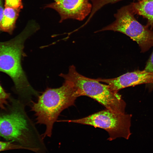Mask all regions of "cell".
Instances as JSON below:
<instances>
[{"label": "cell", "instance_id": "cell-13", "mask_svg": "<svg viewBox=\"0 0 153 153\" xmlns=\"http://www.w3.org/2000/svg\"><path fill=\"white\" fill-rule=\"evenodd\" d=\"M4 6L19 10L23 7L22 0H5Z\"/></svg>", "mask_w": 153, "mask_h": 153}, {"label": "cell", "instance_id": "cell-9", "mask_svg": "<svg viewBox=\"0 0 153 153\" xmlns=\"http://www.w3.org/2000/svg\"><path fill=\"white\" fill-rule=\"evenodd\" d=\"M131 4L134 14L146 19V25L153 30V0H141Z\"/></svg>", "mask_w": 153, "mask_h": 153}, {"label": "cell", "instance_id": "cell-5", "mask_svg": "<svg viewBox=\"0 0 153 153\" xmlns=\"http://www.w3.org/2000/svg\"><path fill=\"white\" fill-rule=\"evenodd\" d=\"M131 3L117 10L115 20L97 32L112 31L122 33L136 41L141 52H145L153 46V30L139 22L134 16Z\"/></svg>", "mask_w": 153, "mask_h": 153}, {"label": "cell", "instance_id": "cell-12", "mask_svg": "<svg viewBox=\"0 0 153 153\" xmlns=\"http://www.w3.org/2000/svg\"><path fill=\"white\" fill-rule=\"evenodd\" d=\"M18 149H25V148L21 146L11 142L0 141V152Z\"/></svg>", "mask_w": 153, "mask_h": 153}, {"label": "cell", "instance_id": "cell-7", "mask_svg": "<svg viewBox=\"0 0 153 153\" xmlns=\"http://www.w3.org/2000/svg\"><path fill=\"white\" fill-rule=\"evenodd\" d=\"M90 0H54L45 7L56 10L60 14L61 22L64 20L71 19L83 20L90 14L92 5Z\"/></svg>", "mask_w": 153, "mask_h": 153}, {"label": "cell", "instance_id": "cell-2", "mask_svg": "<svg viewBox=\"0 0 153 153\" xmlns=\"http://www.w3.org/2000/svg\"><path fill=\"white\" fill-rule=\"evenodd\" d=\"M37 29L34 25L28 26L14 38L0 42V71L11 78L18 99L23 101L31 99L37 93L28 81L21 64L22 58L25 55L24 42Z\"/></svg>", "mask_w": 153, "mask_h": 153}, {"label": "cell", "instance_id": "cell-3", "mask_svg": "<svg viewBox=\"0 0 153 153\" xmlns=\"http://www.w3.org/2000/svg\"><path fill=\"white\" fill-rule=\"evenodd\" d=\"M78 97L72 84L65 80L59 88H47L37 102H32L31 110L35 113L37 123L46 126L45 132L41 135L43 139L51 136L54 124L61 112L74 105Z\"/></svg>", "mask_w": 153, "mask_h": 153}, {"label": "cell", "instance_id": "cell-8", "mask_svg": "<svg viewBox=\"0 0 153 153\" xmlns=\"http://www.w3.org/2000/svg\"><path fill=\"white\" fill-rule=\"evenodd\" d=\"M95 80L107 84L114 91L118 92L126 88L143 84H153V72L144 70L128 72L112 78H99Z\"/></svg>", "mask_w": 153, "mask_h": 153}, {"label": "cell", "instance_id": "cell-4", "mask_svg": "<svg viewBox=\"0 0 153 153\" xmlns=\"http://www.w3.org/2000/svg\"><path fill=\"white\" fill-rule=\"evenodd\" d=\"M60 76L72 84L78 97H89L112 112L125 113L126 102L122 95L112 90L108 85L82 75L73 65L69 67L67 74L61 73Z\"/></svg>", "mask_w": 153, "mask_h": 153}, {"label": "cell", "instance_id": "cell-10", "mask_svg": "<svg viewBox=\"0 0 153 153\" xmlns=\"http://www.w3.org/2000/svg\"><path fill=\"white\" fill-rule=\"evenodd\" d=\"M20 10L5 7L0 24V31L12 34L15 27L16 21Z\"/></svg>", "mask_w": 153, "mask_h": 153}, {"label": "cell", "instance_id": "cell-15", "mask_svg": "<svg viewBox=\"0 0 153 153\" xmlns=\"http://www.w3.org/2000/svg\"><path fill=\"white\" fill-rule=\"evenodd\" d=\"M3 0H0V24L1 21L4 11Z\"/></svg>", "mask_w": 153, "mask_h": 153}, {"label": "cell", "instance_id": "cell-11", "mask_svg": "<svg viewBox=\"0 0 153 153\" xmlns=\"http://www.w3.org/2000/svg\"><path fill=\"white\" fill-rule=\"evenodd\" d=\"M10 94L7 92L0 83V109H5L8 105Z\"/></svg>", "mask_w": 153, "mask_h": 153}, {"label": "cell", "instance_id": "cell-14", "mask_svg": "<svg viewBox=\"0 0 153 153\" xmlns=\"http://www.w3.org/2000/svg\"><path fill=\"white\" fill-rule=\"evenodd\" d=\"M148 72H153V51L149 58L144 69Z\"/></svg>", "mask_w": 153, "mask_h": 153}, {"label": "cell", "instance_id": "cell-1", "mask_svg": "<svg viewBox=\"0 0 153 153\" xmlns=\"http://www.w3.org/2000/svg\"><path fill=\"white\" fill-rule=\"evenodd\" d=\"M25 106L18 99L10 97L6 109L0 111V136L25 149L46 153L43 139L27 114Z\"/></svg>", "mask_w": 153, "mask_h": 153}, {"label": "cell", "instance_id": "cell-16", "mask_svg": "<svg viewBox=\"0 0 153 153\" xmlns=\"http://www.w3.org/2000/svg\"><path fill=\"white\" fill-rule=\"evenodd\" d=\"M134 0V1L136 0V1H140V0Z\"/></svg>", "mask_w": 153, "mask_h": 153}, {"label": "cell", "instance_id": "cell-6", "mask_svg": "<svg viewBox=\"0 0 153 153\" xmlns=\"http://www.w3.org/2000/svg\"><path fill=\"white\" fill-rule=\"evenodd\" d=\"M131 114L118 113L106 109L82 118L59 120L91 126L105 130L109 137L107 140L112 141L118 137L128 139L131 133Z\"/></svg>", "mask_w": 153, "mask_h": 153}]
</instances>
